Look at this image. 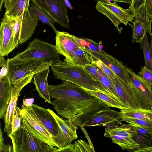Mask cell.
I'll list each match as a JSON object with an SVG mask.
<instances>
[{
    "instance_id": "3957f363",
    "label": "cell",
    "mask_w": 152,
    "mask_h": 152,
    "mask_svg": "<svg viewBox=\"0 0 152 152\" xmlns=\"http://www.w3.org/2000/svg\"><path fill=\"white\" fill-rule=\"evenodd\" d=\"M7 60L8 72L6 77L11 84L31 82L34 75L50 67L52 64L37 59H21L12 58Z\"/></svg>"
},
{
    "instance_id": "7bdbcfd3",
    "label": "cell",
    "mask_w": 152,
    "mask_h": 152,
    "mask_svg": "<svg viewBox=\"0 0 152 152\" xmlns=\"http://www.w3.org/2000/svg\"><path fill=\"white\" fill-rule=\"evenodd\" d=\"M145 5L149 19L152 22V0H146Z\"/></svg>"
},
{
    "instance_id": "9c48e42d",
    "label": "cell",
    "mask_w": 152,
    "mask_h": 152,
    "mask_svg": "<svg viewBox=\"0 0 152 152\" xmlns=\"http://www.w3.org/2000/svg\"><path fill=\"white\" fill-rule=\"evenodd\" d=\"M56 35V48L59 54L65 57L64 61L77 65L75 51L78 49L83 48L79 45L76 36L67 32L59 31H58Z\"/></svg>"
},
{
    "instance_id": "60d3db41",
    "label": "cell",
    "mask_w": 152,
    "mask_h": 152,
    "mask_svg": "<svg viewBox=\"0 0 152 152\" xmlns=\"http://www.w3.org/2000/svg\"><path fill=\"white\" fill-rule=\"evenodd\" d=\"M0 78L7 76L8 72L7 60H5L4 56L0 55Z\"/></svg>"
},
{
    "instance_id": "d590c367",
    "label": "cell",
    "mask_w": 152,
    "mask_h": 152,
    "mask_svg": "<svg viewBox=\"0 0 152 152\" xmlns=\"http://www.w3.org/2000/svg\"><path fill=\"white\" fill-rule=\"evenodd\" d=\"M22 116L21 109L16 106L15 107V113L11 123L12 132L16 131L20 127Z\"/></svg>"
},
{
    "instance_id": "8992f818",
    "label": "cell",
    "mask_w": 152,
    "mask_h": 152,
    "mask_svg": "<svg viewBox=\"0 0 152 152\" xmlns=\"http://www.w3.org/2000/svg\"><path fill=\"white\" fill-rule=\"evenodd\" d=\"M129 76L130 84L127 89L138 107L152 108L151 86L134 72L130 68L125 66Z\"/></svg>"
},
{
    "instance_id": "b9f144b4",
    "label": "cell",
    "mask_w": 152,
    "mask_h": 152,
    "mask_svg": "<svg viewBox=\"0 0 152 152\" xmlns=\"http://www.w3.org/2000/svg\"><path fill=\"white\" fill-rule=\"evenodd\" d=\"M0 152H11L12 151V146L10 145L4 144L3 132L0 126Z\"/></svg>"
},
{
    "instance_id": "f5cc1de1",
    "label": "cell",
    "mask_w": 152,
    "mask_h": 152,
    "mask_svg": "<svg viewBox=\"0 0 152 152\" xmlns=\"http://www.w3.org/2000/svg\"><path fill=\"white\" fill-rule=\"evenodd\" d=\"M151 86V88H152V86Z\"/></svg>"
},
{
    "instance_id": "4fadbf2b",
    "label": "cell",
    "mask_w": 152,
    "mask_h": 152,
    "mask_svg": "<svg viewBox=\"0 0 152 152\" xmlns=\"http://www.w3.org/2000/svg\"><path fill=\"white\" fill-rule=\"evenodd\" d=\"M92 56L100 59L106 64L124 83L126 88L130 86L129 75L123 63L106 52L96 53L91 52Z\"/></svg>"
},
{
    "instance_id": "603a6c76",
    "label": "cell",
    "mask_w": 152,
    "mask_h": 152,
    "mask_svg": "<svg viewBox=\"0 0 152 152\" xmlns=\"http://www.w3.org/2000/svg\"><path fill=\"white\" fill-rule=\"evenodd\" d=\"M84 89L91 95L107 105L108 107H112L121 110L129 107L122 101L111 95L99 91Z\"/></svg>"
},
{
    "instance_id": "ee69618b",
    "label": "cell",
    "mask_w": 152,
    "mask_h": 152,
    "mask_svg": "<svg viewBox=\"0 0 152 152\" xmlns=\"http://www.w3.org/2000/svg\"><path fill=\"white\" fill-rule=\"evenodd\" d=\"M56 152H74V144H71L63 148H57Z\"/></svg>"
},
{
    "instance_id": "d6a6232c",
    "label": "cell",
    "mask_w": 152,
    "mask_h": 152,
    "mask_svg": "<svg viewBox=\"0 0 152 152\" xmlns=\"http://www.w3.org/2000/svg\"><path fill=\"white\" fill-rule=\"evenodd\" d=\"M77 65L84 66L86 65L92 63L94 60L92 56L90 55L83 48L77 50L75 52Z\"/></svg>"
},
{
    "instance_id": "f907efd6",
    "label": "cell",
    "mask_w": 152,
    "mask_h": 152,
    "mask_svg": "<svg viewBox=\"0 0 152 152\" xmlns=\"http://www.w3.org/2000/svg\"><path fill=\"white\" fill-rule=\"evenodd\" d=\"M5 0H0V11H1L2 4L4 3Z\"/></svg>"
},
{
    "instance_id": "f546056e",
    "label": "cell",
    "mask_w": 152,
    "mask_h": 152,
    "mask_svg": "<svg viewBox=\"0 0 152 152\" xmlns=\"http://www.w3.org/2000/svg\"><path fill=\"white\" fill-rule=\"evenodd\" d=\"M76 38L81 47L91 55H92L91 52L98 54L105 52L103 50H100L99 48V43L91 39L76 36Z\"/></svg>"
},
{
    "instance_id": "e0dca14e",
    "label": "cell",
    "mask_w": 152,
    "mask_h": 152,
    "mask_svg": "<svg viewBox=\"0 0 152 152\" xmlns=\"http://www.w3.org/2000/svg\"><path fill=\"white\" fill-rule=\"evenodd\" d=\"M12 85L6 77L0 78V118L4 119L11 98Z\"/></svg>"
},
{
    "instance_id": "1f68e13d",
    "label": "cell",
    "mask_w": 152,
    "mask_h": 152,
    "mask_svg": "<svg viewBox=\"0 0 152 152\" xmlns=\"http://www.w3.org/2000/svg\"><path fill=\"white\" fill-rule=\"evenodd\" d=\"M134 20L141 22L146 28L149 34L152 33V22L149 18L145 4L141 6L137 11L134 16Z\"/></svg>"
},
{
    "instance_id": "f1b7e54d",
    "label": "cell",
    "mask_w": 152,
    "mask_h": 152,
    "mask_svg": "<svg viewBox=\"0 0 152 152\" xmlns=\"http://www.w3.org/2000/svg\"><path fill=\"white\" fill-rule=\"evenodd\" d=\"M139 43L143 53L144 66L152 70V52L151 42L148 40L147 34Z\"/></svg>"
},
{
    "instance_id": "44dd1931",
    "label": "cell",
    "mask_w": 152,
    "mask_h": 152,
    "mask_svg": "<svg viewBox=\"0 0 152 152\" xmlns=\"http://www.w3.org/2000/svg\"><path fill=\"white\" fill-rule=\"evenodd\" d=\"M112 80L120 100L129 108H138L123 81L115 75Z\"/></svg>"
},
{
    "instance_id": "8fae6325",
    "label": "cell",
    "mask_w": 152,
    "mask_h": 152,
    "mask_svg": "<svg viewBox=\"0 0 152 152\" xmlns=\"http://www.w3.org/2000/svg\"><path fill=\"white\" fill-rule=\"evenodd\" d=\"M21 112L29 129L37 137L50 145L58 147L51 135L38 119L31 106L26 107L22 104Z\"/></svg>"
},
{
    "instance_id": "9a60e30c",
    "label": "cell",
    "mask_w": 152,
    "mask_h": 152,
    "mask_svg": "<svg viewBox=\"0 0 152 152\" xmlns=\"http://www.w3.org/2000/svg\"><path fill=\"white\" fill-rule=\"evenodd\" d=\"M120 112L111 109L108 107L94 113L86 121L83 126H92L118 122L121 120Z\"/></svg>"
},
{
    "instance_id": "f35d334b",
    "label": "cell",
    "mask_w": 152,
    "mask_h": 152,
    "mask_svg": "<svg viewBox=\"0 0 152 152\" xmlns=\"http://www.w3.org/2000/svg\"><path fill=\"white\" fill-rule=\"evenodd\" d=\"M146 0H132L130 7L127 11L132 15L134 17L138 10L145 4Z\"/></svg>"
},
{
    "instance_id": "c3c4849f",
    "label": "cell",
    "mask_w": 152,
    "mask_h": 152,
    "mask_svg": "<svg viewBox=\"0 0 152 152\" xmlns=\"http://www.w3.org/2000/svg\"><path fill=\"white\" fill-rule=\"evenodd\" d=\"M12 0H5L4 5L6 10L8 7Z\"/></svg>"
},
{
    "instance_id": "6da1fadb",
    "label": "cell",
    "mask_w": 152,
    "mask_h": 152,
    "mask_svg": "<svg viewBox=\"0 0 152 152\" xmlns=\"http://www.w3.org/2000/svg\"><path fill=\"white\" fill-rule=\"evenodd\" d=\"M48 88L51 98L55 99L52 104L58 114L71 119L77 126H83L94 113L108 107L84 88L69 82L62 80L59 85H48Z\"/></svg>"
},
{
    "instance_id": "7dc6e473",
    "label": "cell",
    "mask_w": 152,
    "mask_h": 152,
    "mask_svg": "<svg viewBox=\"0 0 152 152\" xmlns=\"http://www.w3.org/2000/svg\"><path fill=\"white\" fill-rule=\"evenodd\" d=\"M132 0H116L117 2H122L131 4Z\"/></svg>"
},
{
    "instance_id": "2e32d148",
    "label": "cell",
    "mask_w": 152,
    "mask_h": 152,
    "mask_svg": "<svg viewBox=\"0 0 152 152\" xmlns=\"http://www.w3.org/2000/svg\"><path fill=\"white\" fill-rule=\"evenodd\" d=\"M49 68L35 74L33 77V83L40 97L46 102L52 104L47 81Z\"/></svg>"
},
{
    "instance_id": "ffe728a7",
    "label": "cell",
    "mask_w": 152,
    "mask_h": 152,
    "mask_svg": "<svg viewBox=\"0 0 152 152\" xmlns=\"http://www.w3.org/2000/svg\"><path fill=\"white\" fill-rule=\"evenodd\" d=\"M53 116L61 129L64 134L69 142L71 143L74 140L77 139V126L70 119H64L58 116L53 111L48 109Z\"/></svg>"
},
{
    "instance_id": "277c9868",
    "label": "cell",
    "mask_w": 152,
    "mask_h": 152,
    "mask_svg": "<svg viewBox=\"0 0 152 152\" xmlns=\"http://www.w3.org/2000/svg\"><path fill=\"white\" fill-rule=\"evenodd\" d=\"M8 135L12 142L13 152H55L57 148L37 137L22 115L18 129Z\"/></svg>"
},
{
    "instance_id": "816d5d0a",
    "label": "cell",
    "mask_w": 152,
    "mask_h": 152,
    "mask_svg": "<svg viewBox=\"0 0 152 152\" xmlns=\"http://www.w3.org/2000/svg\"><path fill=\"white\" fill-rule=\"evenodd\" d=\"M150 37L151 44V50L152 52V33L149 34Z\"/></svg>"
},
{
    "instance_id": "7a4b0ae2",
    "label": "cell",
    "mask_w": 152,
    "mask_h": 152,
    "mask_svg": "<svg viewBox=\"0 0 152 152\" xmlns=\"http://www.w3.org/2000/svg\"><path fill=\"white\" fill-rule=\"evenodd\" d=\"M54 77L72 83L83 88L99 91L113 96L101 83L94 80L83 66L60 61L51 66Z\"/></svg>"
},
{
    "instance_id": "836d02e7",
    "label": "cell",
    "mask_w": 152,
    "mask_h": 152,
    "mask_svg": "<svg viewBox=\"0 0 152 152\" xmlns=\"http://www.w3.org/2000/svg\"><path fill=\"white\" fill-rule=\"evenodd\" d=\"M121 120L129 124H133L140 126L150 131H152V123L143 120L121 116Z\"/></svg>"
},
{
    "instance_id": "52a82bcc",
    "label": "cell",
    "mask_w": 152,
    "mask_h": 152,
    "mask_svg": "<svg viewBox=\"0 0 152 152\" xmlns=\"http://www.w3.org/2000/svg\"><path fill=\"white\" fill-rule=\"evenodd\" d=\"M31 106L39 120L51 135L53 140L57 145V148H64L71 144L48 109L33 104Z\"/></svg>"
},
{
    "instance_id": "f6af8a7d",
    "label": "cell",
    "mask_w": 152,
    "mask_h": 152,
    "mask_svg": "<svg viewBox=\"0 0 152 152\" xmlns=\"http://www.w3.org/2000/svg\"><path fill=\"white\" fill-rule=\"evenodd\" d=\"M34 99L33 98L24 99L23 101L22 104L26 107L32 106L34 102Z\"/></svg>"
},
{
    "instance_id": "4316f807",
    "label": "cell",
    "mask_w": 152,
    "mask_h": 152,
    "mask_svg": "<svg viewBox=\"0 0 152 152\" xmlns=\"http://www.w3.org/2000/svg\"><path fill=\"white\" fill-rule=\"evenodd\" d=\"M93 64L98 73L100 82L107 91L117 99L121 101L117 94L113 80L97 65Z\"/></svg>"
},
{
    "instance_id": "5b68a950",
    "label": "cell",
    "mask_w": 152,
    "mask_h": 152,
    "mask_svg": "<svg viewBox=\"0 0 152 152\" xmlns=\"http://www.w3.org/2000/svg\"><path fill=\"white\" fill-rule=\"evenodd\" d=\"M60 55L55 45L36 38L29 42L25 50L18 53L13 58L33 59L53 64L60 61Z\"/></svg>"
},
{
    "instance_id": "74e56055",
    "label": "cell",
    "mask_w": 152,
    "mask_h": 152,
    "mask_svg": "<svg viewBox=\"0 0 152 152\" xmlns=\"http://www.w3.org/2000/svg\"><path fill=\"white\" fill-rule=\"evenodd\" d=\"M138 75L151 86H152V70L148 69L144 66H142Z\"/></svg>"
},
{
    "instance_id": "681fc988",
    "label": "cell",
    "mask_w": 152,
    "mask_h": 152,
    "mask_svg": "<svg viewBox=\"0 0 152 152\" xmlns=\"http://www.w3.org/2000/svg\"><path fill=\"white\" fill-rule=\"evenodd\" d=\"M66 6L71 10L73 9V7L71 6V4L68 0H64Z\"/></svg>"
},
{
    "instance_id": "484cf974",
    "label": "cell",
    "mask_w": 152,
    "mask_h": 152,
    "mask_svg": "<svg viewBox=\"0 0 152 152\" xmlns=\"http://www.w3.org/2000/svg\"><path fill=\"white\" fill-rule=\"evenodd\" d=\"M29 10L31 14L39 21L40 20L50 26L56 34L58 31L56 29L54 24L56 22L54 19L44 11L37 7L34 4L29 7Z\"/></svg>"
},
{
    "instance_id": "bcb514c9",
    "label": "cell",
    "mask_w": 152,
    "mask_h": 152,
    "mask_svg": "<svg viewBox=\"0 0 152 152\" xmlns=\"http://www.w3.org/2000/svg\"><path fill=\"white\" fill-rule=\"evenodd\" d=\"M94 1H97L102 2L106 3H114L117 2L116 1V0H94Z\"/></svg>"
},
{
    "instance_id": "7402d4cb",
    "label": "cell",
    "mask_w": 152,
    "mask_h": 152,
    "mask_svg": "<svg viewBox=\"0 0 152 152\" xmlns=\"http://www.w3.org/2000/svg\"><path fill=\"white\" fill-rule=\"evenodd\" d=\"M120 113L121 116L141 119L152 123V108L144 109L128 107L121 110Z\"/></svg>"
},
{
    "instance_id": "cb8c5ba5",
    "label": "cell",
    "mask_w": 152,
    "mask_h": 152,
    "mask_svg": "<svg viewBox=\"0 0 152 152\" xmlns=\"http://www.w3.org/2000/svg\"><path fill=\"white\" fill-rule=\"evenodd\" d=\"M30 0H12L4 15L18 17L29 9Z\"/></svg>"
},
{
    "instance_id": "e575fe53",
    "label": "cell",
    "mask_w": 152,
    "mask_h": 152,
    "mask_svg": "<svg viewBox=\"0 0 152 152\" xmlns=\"http://www.w3.org/2000/svg\"><path fill=\"white\" fill-rule=\"evenodd\" d=\"M73 144L74 152H95L93 147L84 140H78Z\"/></svg>"
},
{
    "instance_id": "5bb4252c",
    "label": "cell",
    "mask_w": 152,
    "mask_h": 152,
    "mask_svg": "<svg viewBox=\"0 0 152 152\" xmlns=\"http://www.w3.org/2000/svg\"><path fill=\"white\" fill-rule=\"evenodd\" d=\"M13 42L10 19L9 16L4 15L0 27V55L7 56L12 51Z\"/></svg>"
},
{
    "instance_id": "30bf717a",
    "label": "cell",
    "mask_w": 152,
    "mask_h": 152,
    "mask_svg": "<svg viewBox=\"0 0 152 152\" xmlns=\"http://www.w3.org/2000/svg\"><path fill=\"white\" fill-rule=\"evenodd\" d=\"M96 8L98 12L107 17L118 28L119 24L122 23L127 25L129 22H132L134 16L127 10L123 8L117 3H106L98 1Z\"/></svg>"
},
{
    "instance_id": "d6986e66",
    "label": "cell",
    "mask_w": 152,
    "mask_h": 152,
    "mask_svg": "<svg viewBox=\"0 0 152 152\" xmlns=\"http://www.w3.org/2000/svg\"><path fill=\"white\" fill-rule=\"evenodd\" d=\"M124 125L126 126L131 127L135 131V134L132 138L140 145V148L152 146V131L135 124H129Z\"/></svg>"
},
{
    "instance_id": "ac0fdd59",
    "label": "cell",
    "mask_w": 152,
    "mask_h": 152,
    "mask_svg": "<svg viewBox=\"0 0 152 152\" xmlns=\"http://www.w3.org/2000/svg\"><path fill=\"white\" fill-rule=\"evenodd\" d=\"M22 89L19 87L12 86L11 98L4 118L5 123L4 131L8 134L12 132V122L18 97L20 95V92Z\"/></svg>"
},
{
    "instance_id": "8d00e7d4",
    "label": "cell",
    "mask_w": 152,
    "mask_h": 152,
    "mask_svg": "<svg viewBox=\"0 0 152 152\" xmlns=\"http://www.w3.org/2000/svg\"><path fill=\"white\" fill-rule=\"evenodd\" d=\"M94 63L99 66L112 80L114 78L115 74L113 71L103 61L95 57H93Z\"/></svg>"
},
{
    "instance_id": "83f0119b",
    "label": "cell",
    "mask_w": 152,
    "mask_h": 152,
    "mask_svg": "<svg viewBox=\"0 0 152 152\" xmlns=\"http://www.w3.org/2000/svg\"><path fill=\"white\" fill-rule=\"evenodd\" d=\"M121 126H116L113 128H106L104 136L107 137L110 135H115L126 137H132L135 134V131L131 127L121 124Z\"/></svg>"
},
{
    "instance_id": "7c38bea8",
    "label": "cell",
    "mask_w": 152,
    "mask_h": 152,
    "mask_svg": "<svg viewBox=\"0 0 152 152\" xmlns=\"http://www.w3.org/2000/svg\"><path fill=\"white\" fill-rule=\"evenodd\" d=\"M9 16L12 23L20 32V44L26 42L32 37L39 20L31 14L29 9L18 17Z\"/></svg>"
},
{
    "instance_id": "ab89813d",
    "label": "cell",
    "mask_w": 152,
    "mask_h": 152,
    "mask_svg": "<svg viewBox=\"0 0 152 152\" xmlns=\"http://www.w3.org/2000/svg\"><path fill=\"white\" fill-rule=\"evenodd\" d=\"M84 67L94 80L100 82L98 73L93 63L86 65Z\"/></svg>"
},
{
    "instance_id": "ba28073f",
    "label": "cell",
    "mask_w": 152,
    "mask_h": 152,
    "mask_svg": "<svg viewBox=\"0 0 152 152\" xmlns=\"http://www.w3.org/2000/svg\"><path fill=\"white\" fill-rule=\"evenodd\" d=\"M32 3L44 11L61 26L70 28L67 6L64 0H31Z\"/></svg>"
},
{
    "instance_id": "4dcf8cb0",
    "label": "cell",
    "mask_w": 152,
    "mask_h": 152,
    "mask_svg": "<svg viewBox=\"0 0 152 152\" xmlns=\"http://www.w3.org/2000/svg\"><path fill=\"white\" fill-rule=\"evenodd\" d=\"M132 24H128L132 27L133 35L132 43L141 42L147 33V30L144 26L140 21L134 20L132 22Z\"/></svg>"
},
{
    "instance_id": "d4e9b609",
    "label": "cell",
    "mask_w": 152,
    "mask_h": 152,
    "mask_svg": "<svg viewBox=\"0 0 152 152\" xmlns=\"http://www.w3.org/2000/svg\"><path fill=\"white\" fill-rule=\"evenodd\" d=\"M108 137L111 139L112 142L120 146L123 150L133 151L140 147L132 137H126L115 135H110Z\"/></svg>"
}]
</instances>
